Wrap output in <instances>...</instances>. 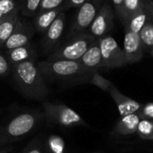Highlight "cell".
Segmentation results:
<instances>
[{"label": "cell", "mask_w": 153, "mask_h": 153, "mask_svg": "<svg viewBox=\"0 0 153 153\" xmlns=\"http://www.w3.org/2000/svg\"><path fill=\"white\" fill-rule=\"evenodd\" d=\"M108 93L115 102V105L118 108L121 117L137 113L142 105L138 101L133 100L122 94L114 85H113L110 88Z\"/></svg>", "instance_id": "7c38bea8"}, {"label": "cell", "mask_w": 153, "mask_h": 153, "mask_svg": "<svg viewBox=\"0 0 153 153\" xmlns=\"http://www.w3.org/2000/svg\"><path fill=\"white\" fill-rule=\"evenodd\" d=\"M105 0H86L76 11L68 37L88 32Z\"/></svg>", "instance_id": "8992f818"}, {"label": "cell", "mask_w": 153, "mask_h": 153, "mask_svg": "<svg viewBox=\"0 0 153 153\" xmlns=\"http://www.w3.org/2000/svg\"><path fill=\"white\" fill-rule=\"evenodd\" d=\"M88 82H90L91 84L97 86V88H99L100 89L104 90V91H106L108 92L110 88L114 85L110 80L105 79L104 76H102L97 70L92 72L90 78L88 79Z\"/></svg>", "instance_id": "cb8c5ba5"}, {"label": "cell", "mask_w": 153, "mask_h": 153, "mask_svg": "<svg viewBox=\"0 0 153 153\" xmlns=\"http://www.w3.org/2000/svg\"><path fill=\"white\" fill-rule=\"evenodd\" d=\"M35 33L36 32L34 30L33 24L29 22L27 19L22 18L20 16L15 31L5 42L2 48L5 51H7L26 45L30 43V41L32 40Z\"/></svg>", "instance_id": "30bf717a"}, {"label": "cell", "mask_w": 153, "mask_h": 153, "mask_svg": "<svg viewBox=\"0 0 153 153\" xmlns=\"http://www.w3.org/2000/svg\"><path fill=\"white\" fill-rule=\"evenodd\" d=\"M22 153H43L42 145L39 140H34Z\"/></svg>", "instance_id": "f1b7e54d"}, {"label": "cell", "mask_w": 153, "mask_h": 153, "mask_svg": "<svg viewBox=\"0 0 153 153\" xmlns=\"http://www.w3.org/2000/svg\"><path fill=\"white\" fill-rule=\"evenodd\" d=\"M11 150V147L6 146L2 149H0V153H8Z\"/></svg>", "instance_id": "1f68e13d"}, {"label": "cell", "mask_w": 153, "mask_h": 153, "mask_svg": "<svg viewBox=\"0 0 153 153\" xmlns=\"http://www.w3.org/2000/svg\"><path fill=\"white\" fill-rule=\"evenodd\" d=\"M147 7H148L149 17L152 22V25H153V0H147Z\"/></svg>", "instance_id": "4dcf8cb0"}, {"label": "cell", "mask_w": 153, "mask_h": 153, "mask_svg": "<svg viewBox=\"0 0 153 153\" xmlns=\"http://www.w3.org/2000/svg\"><path fill=\"white\" fill-rule=\"evenodd\" d=\"M12 66L8 62L4 51L0 49V78H6L11 74Z\"/></svg>", "instance_id": "484cf974"}, {"label": "cell", "mask_w": 153, "mask_h": 153, "mask_svg": "<svg viewBox=\"0 0 153 153\" xmlns=\"http://www.w3.org/2000/svg\"><path fill=\"white\" fill-rule=\"evenodd\" d=\"M36 65L43 78L45 76L51 80L80 79L88 81L92 74L78 60H43Z\"/></svg>", "instance_id": "3957f363"}, {"label": "cell", "mask_w": 153, "mask_h": 153, "mask_svg": "<svg viewBox=\"0 0 153 153\" xmlns=\"http://www.w3.org/2000/svg\"><path fill=\"white\" fill-rule=\"evenodd\" d=\"M123 51L124 53L126 65L139 62L142 59L144 50L139 33H132L128 29H124V40H123Z\"/></svg>", "instance_id": "8fae6325"}, {"label": "cell", "mask_w": 153, "mask_h": 153, "mask_svg": "<svg viewBox=\"0 0 153 153\" xmlns=\"http://www.w3.org/2000/svg\"><path fill=\"white\" fill-rule=\"evenodd\" d=\"M140 121L138 114H131L123 116L114 125L112 134L117 138H124L131 136L137 131L138 124Z\"/></svg>", "instance_id": "4fadbf2b"}, {"label": "cell", "mask_w": 153, "mask_h": 153, "mask_svg": "<svg viewBox=\"0 0 153 153\" xmlns=\"http://www.w3.org/2000/svg\"><path fill=\"white\" fill-rule=\"evenodd\" d=\"M12 79L16 88L25 97L43 100L49 94L44 78L36 61H25L12 66Z\"/></svg>", "instance_id": "6da1fadb"}, {"label": "cell", "mask_w": 153, "mask_h": 153, "mask_svg": "<svg viewBox=\"0 0 153 153\" xmlns=\"http://www.w3.org/2000/svg\"><path fill=\"white\" fill-rule=\"evenodd\" d=\"M44 117L47 123L51 125H58L62 127L73 126H86L88 124L82 117L66 105L51 102L42 103Z\"/></svg>", "instance_id": "5b68a950"}, {"label": "cell", "mask_w": 153, "mask_h": 153, "mask_svg": "<svg viewBox=\"0 0 153 153\" xmlns=\"http://www.w3.org/2000/svg\"><path fill=\"white\" fill-rule=\"evenodd\" d=\"M22 4H19L16 0H0V14L7 16L14 13L21 12Z\"/></svg>", "instance_id": "603a6c76"}, {"label": "cell", "mask_w": 153, "mask_h": 153, "mask_svg": "<svg viewBox=\"0 0 153 153\" xmlns=\"http://www.w3.org/2000/svg\"><path fill=\"white\" fill-rule=\"evenodd\" d=\"M63 11H65L64 6H61L58 8L52 9L50 11L36 14L32 23L34 27L35 32L43 34L45 31L50 27V25L54 22L56 17Z\"/></svg>", "instance_id": "2e32d148"}, {"label": "cell", "mask_w": 153, "mask_h": 153, "mask_svg": "<svg viewBox=\"0 0 153 153\" xmlns=\"http://www.w3.org/2000/svg\"><path fill=\"white\" fill-rule=\"evenodd\" d=\"M149 53H150V54H151V56H152V57H153V51H151V52H149Z\"/></svg>", "instance_id": "d6a6232c"}, {"label": "cell", "mask_w": 153, "mask_h": 153, "mask_svg": "<svg viewBox=\"0 0 153 153\" xmlns=\"http://www.w3.org/2000/svg\"><path fill=\"white\" fill-rule=\"evenodd\" d=\"M42 118L41 112L36 110L25 111L11 118L0 126V146H6L26 137L39 126Z\"/></svg>", "instance_id": "7a4b0ae2"}, {"label": "cell", "mask_w": 153, "mask_h": 153, "mask_svg": "<svg viewBox=\"0 0 153 153\" xmlns=\"http://www.w3.org/2000/svg\"><path fill=\"white\" fill-rule=\"evenodd\" d=\"M20 13L2 16L0 19V48H2L7 39L11 36L19 21Z\"/></svg>", "instance_id": "e0dca14e"}, {"label": "cell", "mask_w": 153, "mask_h": 153, "mask_svg": "<svg viewBox=\"0 0 153 153\" xmlns=\"http://www.w3.org/2000/svg\"><path fill=\"white\" fill-rule=\"evenodd\" d=\"M152 122H153V120H152Z\"/></svg>", "instance_id": "e575fe53"}, {"label": "cell", "mask_w": 153, "mask_h": 153, "mask_svg": "<svg viewBox=\"0 0 153 153\" xmlns=\"http://www.w3.org/2000/svg\"><path fill=\"white\" fill-rule=\"evenodd\" d=\"M149 18V14L148 7H147V0H146L145 4L142 6V7L129 19V21L126 23L123 28L128 29L129 31L132 33H139Z\"/></svg>", "instance_id": "ac0fdd59"}, {"label": "cell", "mask_w": 153, "mask_h": 153, "mask_svg": "<svg viewBox=\"0 0 153 153\" xmlns=\"http://www.w3.org/2000/svg\"><path fill=\"white\" fill-rule=\"evenodd\" d=\"M78 61L89 72H93L100 68H104L97 39L91 44L88 50Z\"/></svg>", "instance_id": "9a60e30c"}, {"label": "cell", "mask_w": 153, "mask_h": 153, "mask_svg": "<svg viewBox=\"0 0 153 153\" xmlns=\"http://www.w3.org/2000/svg\"><path fill=\"white\" fill-rule=\"evenodd\" d=\"M96 40L88 32L68 37L48 55L46 60H79Z\"/></svg>", "instance_id": "277c9868"}, {"label": "cell", "mask_w": 153, "mask_h": 153, "mask_svg": "<svg viewBox=\"0 0 153 153\" xmlns=\"http://www.w3.org/2000/svg\"><path fill=\"white\" fill-rule=\"evenodd\" d=\"M137 114L140 119L152 121L153 120V103H148L146 105H141V107L137 112Z\"/></svg>", "instance_id": "83f0119b"}, {"label": "cell", "mask_w": 153, "mask_h": 153, "mask_svg": "<svg viewBox=\"0 0 153 153\" xmlns=\"http://www.w3.org/2000/svg\"><path fill=\"white\" fill-rule=\"evenodd\" d=\"M139 36L144 51L150 52L153 51V25L150 17L145 23L144 26L139 33Z\"/></svg>", "instance_id": "d6986e66"}, {"label": "cell", "mask_w": 153, "mask_h": 153, "mask_svg": "<svg viewBox=\"0 0 153 153\" xmlns=\"http://www.w3.org/2000/svg\"><path fill=\"white\" fill-rule=\"evenodd\" d=\"M111 5L114 14L123 25L124 20V0H111Z\"/></svg>", "instance_id": "4316f807"}, {"label": "cell", "mask_w": 153, "mask_h": 153, "mask_svg": "<svg viewBox=\"0 0 153 153\" xmlns=\"http://www.w3.org/2000/svg\"><path fill=\"white\" fill-rule=\"evenodd\" d=\"M42 0H24L21 7V14L26 17L35 16L38 13Z\"/></svg>", "instance_id": "7402d4cb"}, {"label": "cell", "mask_w": 153, "mask_h": 153, "mask_svg": "<svg viewBox=\"0 0 153 153\" xmlns=\"http://www.w3.org/2000/svg\"><path fill=\"white\" fill-rule=\"evenodd\" d=\"M114 12L113 7L108 0H105L97 16L90 25L88 33L96 39L108 35L114 26Z\"/></svg>", "instance_id": "ba28073f"}, {"label": "cell", "mask_w": 153, "mask_h": 153, "mask_svg": "<svg viewBox=\"0 0 153 153\" xmlns=\"http://www.w3.org/2000/svg\"><path fill=\"white\" fill-rule=\"evenodd\" d=\"M86 0H66L64 3V9L65 11L67 9L69 8H73V7H79Z\"/></svg>", "instance_id": "f546056e"}, {"label": "cell", "mask_w": 153, "mask_h": 153, "mask_svg": "<svg viewBox=\"0 0 153 153\" xmlns=\"http://www.w3.org/2000/svg\"><path fill=\"white\" fill-rule=\"evenodd\" d=\"M1 17H2V15H1V14H0V19H1Z\"/></svg>", "instance_id": "836d02e7"}, {"label": "cell", "mask_w": 153, "mask_h": 153, "mask_svg": "<svg viewBox=\"0 0 153 153\" xmlns=\"http://www.w3.org/2000/svg\"><path fill=\"white\" fill-rule=\"evenodd\" d=\"M97 41L104 67L108 68H116L126 65L123 51L120 48L114 37L105 35L97 39Z\"/></svg>", "instance_id": "52a82bcc"}, {"label": "cell", "mask_w": 153, "mask_h": 153, "mask_svg": "<svg viewBox=\"0 0 153 153\" xmlns=\"http://www.w3.org/2000/svg\"><path fill=\"white\" fill-rule=\"evenodd\" d=\"M66 18L67 16L65 11L61 12L43 33L42 39V47L45 54L49 55L59 45V42L65 29Z\"/></svg>", "instance_id": "9c48e42d"}, {"label": "cell", "mask_w": 153, "mask_h": 153, "mask_svg": "<svg viewBox=\"0 0 153 153\" xmlns=\"http://www.w3.org/2000/svg\"><path fill=\"white\" fill-rule=\"evenodd\" d=\"M150 52H151V51H150Z\"/></svg>", "instance_id": "d590c367"}, {"label": "cell", "mask_w": 153, "mask_h": 153, "mask_svg": "<svg viewBox=\"0 0 153 153\" xmlns=\"http://www.w3.org/2000/svg\"><path fill=\"white\" fill-rule=\"evenodd\" d=\"M145 1L146 0H124V20L123 26H124L129 19L142 7Z\"/></svg>", "instance_id": "ffe728a7"}, {"label": "cell", "mask_w": 153, "mask_h": 153, "mask_svg": "<svg viewBox=\"0 0 153 153\" xmlns=\"http://www.w3.org/2000/svg\"><path fill=\"white\" fill-rule=\"evenodd\" d=\"M65 1L66 0H42L40 7L38 9V13H42V12H46V11H50V10L58 8V7L63 6Z\"/></svg>", "instance_id": "d4e9b609"}, {"label": "cell", "mask_w": 153, "mask_h": 153, "mask_svg": "<svg viewBox=\"0 0 153 153\" xmlns=\"http://www.w3.org/2000/svg\"><path fill=\"white\" fill-rule=\"evenodd\" d=\"M4 53L11 66L30 60L36 61L37 59L36 51L31 43L12 50L4 51Z\"/></svg>", "instance_id": "5bb4252c"}, {"label": "cell", "mask_w": 153, "mask_h": 153, "mask_svg": "<svg viewBox=\"0 0 153 153\" xmlns=\"http://www.w3.org/2000/svg\"><path fill=\"white\" fill-rule=\"evenodd\" d=\"M136 133L143 140H153V122L151 120L140 119Z\"/></svg>", "instance_id": "44dd1931"}]
</instances>
